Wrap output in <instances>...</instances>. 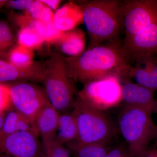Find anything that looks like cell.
<instances>
[{
  "instance_id": "cell-1",
  "label": "cell",
  "mask_w": 157,
  "mask_h": 157,
  "mask_svg": "<svg viewBox=\"0 0 157 157\" xmlns=\"http://www.w3.org/2000/svg\"><path fill=\"white\" fill-rule=\"evenodd\" d=\"M73 81L83 84L106 76L129 77L131 61L119 42L106 43L88 48L78 56L64 58Z\"/></svg>"
},
{
  "instance_id": "cell-2",
  "label": "cell",
  "mask_w": 157,
  "mask_h": 157,
  "mask_svg": "<svg viewBox=\"0 0 157 157\" xmlns=\"http://www.w3.org/2000/svg\"><path fill=\"white\" fill-rule=\"evenodd\" d=\"M83 22L87 30L89 48L118 41L123 29V2L93 0L81 6Z\"/></svg>"
},
{
  "instance_id": "cell-3",
  "label": "cell",
  "mask_w": 157,
  "mask_h": 157,
  "mask_svg": "<svg viewBox=\"0 0 157 157\" xmlns=\"http://www.w3.org/2000/svg\"><path fill=\"white\" fill-rule=\"evenodd\" d=\"M152 113L145 108L124 106L119 115L118 129L132 157H142L155 138L157 126Z\"/></svg>"
},
{
  "instance_id": "cell-4",
  "label": "cell",
  "mask_w": 157,
  "mask_h": 157,
  "mask_svg": "<svg viewBox=\"0 0 157 157\" xmlns=\"http://www.w3.org/2000/svg\"><path fill=\"white\" fill-rule=\"evenodd\" d=\"M41 82L51 105L60 114L73 108L75 90L64 58L53 55L44 62Z\"/></svg>"
},
{
  "instance_id": "cell-5",
  "label": "cell",
  "mask_w": 157,
  "mask_h": 157,
  "mask_svg": "<svg viewBox=\"0 0 157 157\" xmlns=\"http://www.w3.org/2000/svg\"><path fill=\"white\" fill-rule=\"evenodd\" d=\"M72 113L77 124L78 141L109 144L116 135V128L104 112L90 107L78 98Z\"/></svg>"
},
{
  "instance_id": "cell-6",
  "label": "cell",
  "mask_w": 157,
  "mask_h": 157,
  "mask_svg": "<svg viewBox=\"0 0 157 157\" xmlns=\"http://www.w3.org/2000/svg\"><path fill=\"white\" fill-rule=\"evenodd\" d=\"M122 83L120 77L115 75L93 80L84 84L77 98L90 107L104 112L122 102Z\"/></svg>"
},
{
  "instance_id": "cell-7",
  "label": "cell",
  "mask_w": 157,
  "mask_h": 157,
  "mask_svg": "<svg viewBox=\"0 0 157 157\" xmlns=\"http://www.w3.org/2000/svg\"><path fill=\"white\" fill-rule=\"evenodd\" d=\"M9 86L14 109L34 123L39 111L49 103L44 87L23 81Z\"/></svg>"
},
{
  "instance_id": "cell-8",
  "label": "cell",
  "mask_w": 157,
  "mask_h": 157,
  "mask_svg": "<svg viewBox=\"0 0 157 157\" xmlns=\"http://www.w3.org/2000/svg\"><path fill=\"white\" fill-rule=\"evenodd\" d=\"M123 2L125 38L136 35L157 21V0H126Z\"/></svg>"
},
{
  "instance_id": "cell-9",
  "label": "cell",
  "mask_w": 157,
  "mask_h": 157,
  "mask_svg": "<svg viewBox=\"0 0 157 157\" xmlns=\"http://www.w3.org/2000/svg\"><path fill=\"white\" fill-rule=\"evenodd\" d=\"M39 135L30 132H18L0 138V151L14 157H41Z\"/></svg>"
},
{
  "instance_id": "cell-10",
  "label": "cell",
  "mask_w": 157,
  "mask_h": 157,
  "mask_svg": "<svg viewBox=\"0 0 157 157\" xmlns=\"http://www.w3.org/2000/svg\"><path fill=\"white\" fill-rule=\"evenodd\" d=\"M122 45L131 62L157 57V21L136 35L124 38Z\"/></svg>"
},
{
  "instance_id": "cell-11",
  "label": "cell",
  "mask_w": 157,
  "mask_h": 157,
  "mask_svg": "<svg viewBox=\"0 0 157 157\" xmlns=\"http://www.w3.org/2000/svg\"><path fill=\"white\" fill-rule=\"evenodd\" d=\"M59 115L49 103L42 107L35 118L34 123L42 139V149L48 148L56 143Z\"/></svg>"
},
{
  "instance_id": "cell-12",
  "label": "cell",
  "mask_w": 157,
  "mask_h": 157,
  "mask_svg": "<svg viewBox=\"0 0 157 157\" xmlns=\"http://www.w3.org/2000/svg\"><path fill=\"white\" fill-rule=\"evenodd\" d=\"M44 62H35L29 67L21 69L0 59V83L6 82H41Z\"/></svg>"
},
{
  "instance_id": "cell-13",
  "label": "cell",
  "mask_w": 157,
  "mask_h": 157,
  "mask_svg": "<svg viewBox=\"0 0 157 157\" xmlns=\"http://www.w3.org/2000/svg\"><path fill=\"white\" fill-rule=\"evenodd\" d=\"M154 91L129 80L122 83V102L124 106L140 107L152 111L155 100Z\"/></svg>"
},
{
  "instance_id": "cell-14",
  "label": "cell",
  "mask_w": 157,
  "mask_h": 157,
  "mask_svg": "<svg viewBox=\"0 0 157 157\" xmlns=\"http://www.w3.org/2000/svg\"><path fill=\"white\" fill-rule=\"evenodd\" d=\"M129 77L135 78L136 83L155 91L157 90V57L147 56L136 60Z\"/></svg>"
},
{
  "instance_id": "cell-15",
  "label": "cell",
  "mask_w": 157,
  "mask_h": 157,
  "mask_svg": "<svg viewBox=\"0 0 157 157\" xmlns=\"http://www.w3.org/2000/svg\"><path fill=\"white\" fill-rule=\"evenodd\" d=\"M55 44L60 51L69 57L78 56L86 50V36L82 29L76 27L63 32Z\"/></svg>"
},
{
  "instance_id": "cell-16",
  "label": "cell",
  "mask_w": 157,
  "mask_h": 157,
  "mask_svg": "<svg viewBox=\"0 0 157 157\" xmlns=\"http://www.w3.org/2000/svg\"><path fill=\"white\" fill-rule=\"evenodd\" d=\"M82 22H83V14L81 6L73 2L65 4L54 14L53 23L62 32L76 28Z\"/></svg>"
},
{
  "instance_id": "cell-17",
  "label": "cell",
  "mask_w": 157,
  "mask_h": 157,
  "mask_svg": "<svg viewBox=\"0 0 157 157\" xmlns=\"http://www.w3.org/2000/svg\"><path fill=\"white\" fill-rule=\"evenodd\" d=\"M78 139V128L72 113L67 112L60 114L57 131L56 143L65 145Z\"/></svg>"
},
{
  "instance_id": "cell-18",
  "label": "cell",
  "mask_w": 157,
  "mask_h": 157,
  "mask_svg": "<svg viewBox=\"0 0 157 157\" xmlns=\"http://www.w3.org/2000/svg\"><path fill=\"white\" fill-rule=\"evenodd\" d=\"M75 157H104L110 146L108 144L82 143L78 140L65 144Z\"/></svg>"
},
{
  "instance_id": "cell-19",
  "label": "cell",
  "mask_w": 157,
  "mask_h": 157,
  "mask_svg": "<svg viewBox=\"0 0 157 157\" xmlns=\"http://www.w3.org/2000/svg\"><path fill=\"white\" fill-rule=\"evenodd\" d=\"M17 39L18 45L33 51L40 48L45 42L42 33L31 25L20 28Z\"/></svg>"
},
{
  "instance_id": "cell-20",
  "label": "cell",
  "mask_w": 157,
  "mask_h": 157,
  "mask_svg": "<svg viewBox=\"0 0 157 157\" xmlns=\"http://www.w3.org/2000/svg\"><path fill=\"white\" fill-rule=\"evenodd\" d=\"M33 51L18 44L11 48L8 54L9 62L21 69L29 67L35 62Z\"/></svg>"
},
{
  "instance_id": "cell-21",
  "label": "cell",
  "mask_w": 157,
  "mask_h": 157,
  "mask_svg": "<svg viewBox=\"0 0 157 157\" xmlns=\"http://www.w3.org/2000/svg\"><path fill=\"white\" fill-rule=\"evenodd\" d=\"M23 116L16 110L9 111L5 117L4 124L0 132V138L21 131Z\"/></svg>"
},
{
  "instance_id": "cell-22",
  "label": "cell",
  "mask_w": 157,
  "mask_h": 157,
  "mask_svg": "<svg viewBox=\"0 0 157 157\" xmlns=\"http://www.w3.org/2000/svg\"><path fill=\"white\" fill-rule=\"evenodd\" d=\"M14 43V36L9 26L5 21H0V55L4 56Z\"/></svg>"
},
{
  "instance_id": "cell-23",
  "label": "cell",
  "mask_w": 157,
  "mask_h": 157,
  "mask_svg": "<svg viewBox=\"0 0 157 157\" xmlns=\"http://www.w3.org/2000/svg\"><path fill=\"white\" fill-rule=\"evenodd\" d=\"M63 32L58 29L53 21L44 24L43 36L45 42L48 44H55L61 36Z\"/></svg>"
},
{
  "instance_id": "cell-24",
  "label": "cell",
  "mask_w": 157,
  "mask_h": 157,
  "mask_svg": "<svg viewBox=\"0 0 157 157\" xmlns=\"http://www.w3.org/2000/svg\"><path fill=\"white\" fill-rule=\"evenodd\" d=\"M71 155L65 145L56 143L48 148L42 149L41 157H71Z\"/></svg>"
},
{
  "instance_id": "cell-25",
  "label": "cell",
  "mask_w": 157,
  "mask_h": 157,
  "mask_svg": "<svg viewBox=\"0 0 157 157\" xmlns=\"http://www.w3.org/2000/svg\"><path fill=\"white\" fill-rule=\"evenodd\" d=\"M11 106L9 86L0 83V113H4Z\"/></svg>"
},
{
  "instance_id": "cell-26",
  "label": "cell",
  "mask_w": 157,
  "mask_h": 157,
  "mask_svg": "<svg viewBox=\"0 0 157 157\" xmlns=\"http://www.w3.org/2000/svg\"><path fill=\"white\" fill-rule=\"evenodd\" d=\"M46 6L40 0H35L33 2L28 9L24 11L25 16L37 20V17L45 9Z\"/></svg>"
},
{
  "instance_id": "cell-27",
  "label": "cell",
  "mask_w": 157,
  "mask_h": 157,
  "mask_svg": "<svg viewBox=\"0 0 157 157\" xmlns=\"http://www.w3.org/2000/svg\"><path fill=\"white\" fill-rule=\"evenodd\" d=\"M104 157H132L128 147L121 145L110 147Z\"/></svg>"
},
{
  "instance_id": "cell-28",
  "label": "cell",
  "mask_w": 157,
  "mask_h": 157,
  "mask_svg": "<svg viewBox=\"0 0 157 157\" xmlns=\"http://www.w3.org/2000/svg\"><path fill=\"white\" fill-rule=\"evenodd\" d=\"M33 0H11L7 1L6 5L14 10L25 11L28 9Z\"/></svg>"
},
{
  "instance_id": "cell-29",
  "label": "cell",
  "mask_w": 157,
  "mask_h": 157,
  "mask_svg": "<svg viewBox=\"0 0 157 157\" xmlns=\"http://www.w3.org/2000/svg\"><path fill=\"white\" fill-rule=\"evenodd\" d=\"M54 14V12L53 11L46 6L37 17V20L39 21L43 24L52 22L53 21Z\"/></svg>"
},
{
  "instance_id": "cell-30",
  "label": "cell",
  "mask_w": 157,
  "mask_h": 157,
  "mask_svg": "<svg viewBox=\"0 0 157 157\" xmlns=\"http://www.w3.org/2000/svg\"><path fill=\"white\" fill-rule=\"evenodd\" d=\"M45 6L52 11H56L62 1L60 0H40Z\"/></svg>"
},
{
  "instance_id": "cell-31",
  "label": "cell",
  "mask_w": 157,
  "mask_h": 157,
  "mask_svg": "<svg viewBox=\"0 0 157 157\" xmlns=\"http://www.w3.org/2000/svg\"><path fill=\"white\" fill-rule=\"evenodd\" d=\"M142 157H157V144L149 146Z\"/></svg>"
},
{
  "instance_id": "cell-32",
  "label": "cell",
  "mask_w": 157,
  "mask_h": 157,
  "mask_svg": "<svg viewBox=\"0 0 157 157\" xmlns=\"http://www.w3.org/2000/svg\"><path fill=\"white\" fill-rule=\"evenodd\" d=\"M4 114V113H0V132L2 128L4 121H5V116Z\"/></svg>"
},
{
  "instance_id": "cell-33",
  "label": "cell",
  "mask_w": 157,
  "mask_h": 157,
  "mask_svg": "<svg viewBox=\"0 0 157 157\" xmlns=\"http://www.w3.org/2000/svg\"><path fill=\"white\" fill-rule=\"evenodd\" d=\"M155 112L157 113V99L155 100L154 106L153 108V112Z\"/></svg>"
},
{
  "instance_id": "cell-34",
  "label": "cell",
  "mask_w": 157,
  "mask_h": 157,
  "mask_svg": "<svg viewBox=\"0 0 157 157\" xmlns=\"http://www.w3.org/2000/svg\"><path fill=\"white\" fill-rule=\"evenodd\" d=\"M7 1H0V8L2 7L4 5H6Z\"/></svg>"
},
{
  "instance_id": "cell-35",
  "label": "cell",
  "mask_w": 157,
  "mask_h": 157,
  "mask_svg": "<svg viewBox=\"0 0 157 157\" xmlns=\"http://www.w3.org/2000/svg\"><path fill=\"white\" fill-rule=\"evenodd\" d=\"M0 157H10V156H9V155H6V156H1Z\"/></svg>"
},
{
  "instance_id": "cell-36",
  "label": "cell",
  "mask_w": 157,
  "mask_h": 157,
  "mask_svg": "<svg viewBox=\"0 0 157 157\" xmlns=\"http://www.w3.org/2000/svg\"><path fill=\"white\" fill-rule=\"evenodd\" d=\"M155 138H157V131L156 135Z\"/></svg>"
},
{
  "instance_id": "cell-37",
  "label": "cell",
  "mask_w": 157,
  "mask_h": 157,
  "mask_svg": "<svg viewBox=\"0 0 157 157\" xmlns=\"http://www.w3.org/2000/svg\"><path fill=\"white\" fill-rule=\"evenodd\" d=\"M0 57H2V56H1V55H0Z\"/></svg>"
},
{
  "instance_id": "cell-38",
  "label": "cell",
  "mask_w": 157,
  "mask_h": 157,
  "mask_svg": "<svg viewBox=\"0 0 157 157\" xmlns=\"http://www.w3.org/2000/svg\"></svg>"
}]
</instances>
